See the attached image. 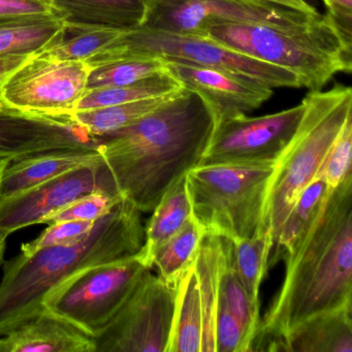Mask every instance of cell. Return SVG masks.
Returning <instances> with one entry per match:
<instances>
[{
  "mask_svg": "<svg viewBox=\"0 0 352 352\" xmlns=\"http://www.w3.org/2000/svg\"><path fill=\"white\" fill-rule=\"evenodd\" d=\"M213 129L203 100L183 89L135 124L100 138L98 150L122 199L150 213L177 180L199 166Z\"/></svg>",
  "mask_w": 352,
  "mask_h": 352,
  "instance_id": "1",
  "label": "cell"
},
{
  "mask_svg": "<svg viewBox=\"0 0 352 352\" xmlns=\"http://www.w3.org/2000/svg\"><path fill=\"white\" fill-rule=\"evenodd\" d=\"M352 306V177L329 193L322 214L261 319L250 351H278L288 333L319 313Z\"/></svg>",
  "mask_w": 352,
  "mask_h": 352,
  "instance_id": "2",
  "label": "cell"
},
{
  "mask_svg": "<svg viewBox=\"0 0 352 352\" xmlns=\"http://www.w3.org/2000/svg\"><path fill=\"white\" fill-rule=\"evenodd\" d=\"M145 244L142 213L122 199L96 221L83 240L20 252L3 265L0 281V337L45 310L44 300L80 272L140 254Z\"/></svg>",
  "mask_w": 352,
  "mask_h": 352,
  "instance_id": "3",
  "label": "cell"
},
{
  "mask_svg": "<svg viewBox=\"0 0 352 352\" xmlns=\"http://www.w3.org/2000/svg\"><path fill=\"white\" fill-rule=\"evenodd\" d=\"M207 38L298 76L300 88L321 90L338 74L351 73V36L329 14L302 25L282 28L258 23H223Z\"/></svg>",
  "mask_w": 352,
  "mask_h": 352,
  "instance_id": "4",
  "label": "cell"
},
{
  "mask_svg": "<svg viewBox=\"0 0 352 352\" xmlns=\"http://www.w3.org/2000/svg\"><path fill=\"white\" fill-rule=\"evenodd\" d=\"M302 102L305 110L300 124L276 162L269 185L265 228L273 247L286 216L302 190L316 178L333 142L352 115V89L348 86L310 91Z\"/></svg>",
  "mask_w": 352,
  "mask_h": 352,
  "instance_id": "5",
  "label": "cell"
},
{
  "mask_svg": "<svg viewBox=\"0 0 352 352\" xmlns=\"http://www.w3.org/2000/svg\"><path fill=\"white\" fill-rule=\"evenodd\" d=\"M275 164H210L186 174L191 213L204 234L249 239L265 228Z\"/></svg>",
  "mask_w": 352,
  "mask_h": 352,
  "instance_id": "6",
  "label": "cell"
},
{
  "mask_svg": "<svg viewBox=\"0 0 352 352\" xmlns=\"http://www.w3.org/2000/svg\"><path fill=\"white\" fill-rule=\"evenodd\" d=\"M126 58H160L209 67L249 78L272 89L300 88L298 76L292 72L228 48L207 36L170 34L146 26L127 30L114 46L87 63L92 69Z\"/></svg>",
  "mask_w": 352,
  "mask_h": 352,
  "instance_id": "7",
  "label": "cell"
},
{
  "mask_svg": "<svg viewBox=\"0 0 352 352\" xmlns=\"http://www.w3.org/2000/svg\"><path fill=\"white\" fill-rule=\"evenodd\" d=\"M150 271L139 255L89 267L52 290L44 308L98 337Z\"/></svg>",
  "mask_w": 352,
  "mask_h": 352,
  "instance_id": "8",
  "label": "cell"
},
{
  "mask_svg": "<svg viewBox=\"0 0 352 352\" xmlns=\"http://www.w3.org/2000/svg\"><path fill=\"white\" fill-rule=\"evenodd\" d=\"M90 72L86 61L32 55L8 78L0 102L21 114L69 122L87 90Z\"/></svg>",
  "mask_w": 352,
  "mask_h": 352,
  "instance_id": "9",
  "label": "cell"
},
{
  "mask_svg": "<svg viewBox=\"0 0 352 352\" xmlns=\"http://www.w3.org/2000/svg\"><path fill=\"white\" fill-rule=\"evenodd\" d=\"M177 294L178 287L168 286L150 271L94 338L96 352L168 351Z\"/></svg>",
  "mask_w": 352,
  "mask_h": 352,
  "instance_id": "10",
  "label": "cell"
},
{
  "mask_svg": "<svg viewBox=\"0 0 352 352\" xmlns=\"http://www.w3.org/2000/svg\"><path fill=\"white\" fill-rule=\"evenodd\" d=\"M252 0H152L143 26L160 32L207 36L212 26L258 23L292 28L314 16Z\"/></svg>",
  "mask_w": 352,
  "mask_h": 352,
  "instance_id": "11",
  "label": "cell"
},
{
  "mask_svg": "<svg viewBox=\"0 0 352 352\" xmlns=\"http://www.w3.org/2000/svg\"><path fill=\"white\" fill-rule=\"evenodd\" d=\"M304 110L302 100L273 114L243 115L219 123L212 131L199 166L275 164L296 133Z\"/></svg>",
  "mask_w": 352,
  "mask_h": 352,
  "instance_id": "12",
  "label": "cell"
},
{
  "mask_svg": "<svg viewBox=\"0 0 352 352\" xmlns=\"http://www.w3.org/2000/svg\"><path fill=\"white\" fill-rule=\"evenodd\" d=\"M96 192L120 195L104 160L0 199V234L9 236L28 226L43 224L47 216Z\"/></svg>",
  "mask_w": 352,
  "mask_h": 352,
  "instance_id": "13",
  "label": "cell"
},
{
  "mask_svg": "<svg viewBox=\"0 0 352 352\" xmlns=\"http://www.w3.org/2000/svg\"><path fill=\"white\" fill-rule=\"evenodd\" d=\"M164 61L166 72L184 89L203 100L214 127L256 110L274 94V89L249 78L178 61Z\"/></svg>",
  "mask_w": 352,
  "mask_h": 352,
  "instance_id": "14",
  "label": "cell"
},
{
  "mask_svg": "<svg viewBox=\"0 0 352 352\" xmlns=\"http://www.w3.org/2000/svg\"><path fill=\"white\" fill-rule=\"evenodd\" d=\"M100 140L67 121L30 116L0 102V156L19 160L61 149L96 147Z\"/></svg>",
  "mask_w": 352,
  "mask_h": 352,
  "instance_id": "15",
  "label": "cell"
},
{
  "mask_svg": "<svg viewBox=\"0 0 352 352\" xmlns=\"http://www.w3.org/2000/svg\"><path fill=\"white\" fill-rule=\"evenodd\" d=\"M0 352H96L94 338L45 310L0 337Z\"/></svg>",
  "mask_w": 352,
  "mask_h": 352,
  "instance_id": "16",
  "label": "cell"
},
{
  "mask_svg": "<svg viewBox=\"0 0 352 352\" xmlns=\"http://www.w3.org/2000/svg\"><path fill=\"white\" fill-rule=\"evenodd\" d=\"M96 147L61 149L10 160L0 175V199L23 192L82 166L102 162Z\"/></svg>",
  "mask_w": 352,
  "mask_h": 352,
  "instance_id": "17",
  "label": "cell"
},
{
  "mask_svg": "<svg viewBox=\"0 0 352 352\" xmlns=\"http://www.w3.org/2000/svg\"><path fill=\"white\" fill-rule=\"evenodd\" d=\"M352 306L319 313L292 329L278 351L352 352Z\"/></svg>",
  "mask_w": 352,
  "mask_h": 352,
  "instance_id": "18",
  "label": "cell"
},
{
  "mask_svg": "<svg viewBox=\"0 0 352 352\" xmlns=\"http://www.w3.org/2000/svg\"><path fill=\"white\" fill-rule=\"evenodd\" d=\"M331 191L319 177L302 190L284 220L277 242L271 251L269 267L280 261L287 265L296 256L320 218Z\"/></svg>",
  "mask_w": 352,
  "mask_h": 352,
  "instance_id": "19",
  "label": "cell"
},
{
  "mask_svg": "<svg viewBox=\"0 0 352 352\" xmlns=\"http://www.w3.org/2000/svg\"><path fill=\"white\" fill-rule=\"evenodd\" d=\"M67 23L133 30L145 23L147 0H55Z\"/></svg>",
  "mask_w": 352,
  "mask_h": 352,
  "instance_id": "20",
  "label": "cell"
},
{
  "mask_svg": "<svg viewBox=\"0 0 352 352\" xmlns=\"http://www.w3.org/2000/svg\"><path fill=\"white\" fill-rule=\"evenodd\" d=\"M203 336V304L199 278L193 263L179 283L166 352H201Z\"/></svg>",
  "mask_w": 352,
  "mask_h": 352,
  "instance_id": "21",
  "label": "cell"
},
{
  "mask_svg": "<svg viewBox=\"0 0 352 352\" xmlns=\"http://www.w3.org/2000/svg\"><path fill=\"white\" fill-rule=\"evenodd\" d=\"M67 32L65 17L0 18V56L16 53L38 54L60 43Z\"/></svg>",
  "mask_w": 352,
  "mask_h": 352,
  "instance_id": "22",
  "label": "cell"
},
{
  "mask_svg": "<svg viewBox=\"0 0 352 352\" xmlns=\"http://www.w3.org/2000/svg\"><path fill=\"white\" fill-rule=\"evenodd\" d=\"M152 212L153 214L145 226V244L139 254L150 269L154 252L192 216L187 193L186 175L170 187Z\"/></svg>",
  "mask_w": 352,
  "mask_h": 352,
  "instance_id": "23",
  "label": "cell"
},
{
  "mask_svg": "<svg viewBox=\"0 0 352 352\" xmlns=\"http://www.w3.org/2000/svg\"><path fill=\"white\" fill-rule=\"evenodd\" d=\"M183 89L184 88L176 92L125 104L79 111L74 113L69 117V121L79 129H83L90 137L100 139L135 124L150 113L164 106Z\"/></svg>",
  "mask_w": 352,
  "mask_h": 352,
  "instance_id": "24",
  "label": "cell"
},
{
  "mask_svg": "<svg viewBox=\"0 0 352 352\" xmlns=\"http://www.w3.org/2000/svg\"><path fill=\"white\" fill-rule=\"evenodd\" d=\"M204 232L191 216L186 223L154 252L151 269L168 286L178 287L183 276L192 267Z\"/></svg>",
  "mask_w": 352,
  "mask_h": 352,
  "instance_id": "25",
  "label": "cell"
},
{
  "mask_svg": "<svg viewBox=\"0 0 352 352\" xmlns=\"http://www.w3.org/2000/svg\"><path fill=\"white\" fill-rule=\"evenodd\" d=\"M220 240V272L216 305L228 309L254 340L261 323L259 310L247 296L234 265V241L226 236Z\"/></svg>",
  "mask_w": 352,
  "mask_h": 352,
  "instance_id": "26",
  "label": "cell"
},
{
  "mask_svg": "<svg viewBox=\"0 0 352 352\" xmlns=\"http://www.w3.org/2000/svg\"><path fill=\"white\" fill-rule=\"evenodd\" d=\"M129 30L67 23L65 38L38 52V56L65 61H88L114 46Z\"/></svg>",
  "mask_w": 352,
  "mask_h": 352,
  "instance_id": "27",
  "label": "cell"
},
{
  "mask_svg": "<svg viewBox=\"0 0 352 352\" xmlns=\"http://www.w3.org/2000/svg\"><path fill=\"white\" fill-rule=\"evenodd\" d=\"M182 88L166 69L164 73L146 78L129 85L87 89L80 100L76 112L154 98L178 91Z\"/></svg>",
  "mask_w": 352,
  "mask_h": 352,
  "instance_id": "28",
  "label": "cell"
},
{
  "mask_svg": "<svg viewBox=\"0 0 352 352\" xmlns=\"http://www.w3.org/2000/svg\"><path fill=\"white\" fill-rule=\"evenodd\" d=\"M273 241L267 230L252 238L234 241V265L239 279L256 308L261 309L259 289L269 270Z\"/></svg>",
  "mask_w": 352,
  "mask_h": 352,
  "instance_id": "29",
  "label": "cell"
},
{
  "mask_svg": "<svg viewBox=\"0 0 352 352\" xmlns=\"http://www.w3.org/2000/svg\"><path fill=\"white\" fill-rule=\"evenodd\" d=\"M166 72V61L160 58H126L92 67L87 89L124 86Z\"/></svg>",
  "mask_w": 352,
  "mask_h": 352,
  "instance_id": "30",
  "label": "cell"
},
{
  "mask_svg": "<svg viewBox=\"0 0 352 352\" xmlns=\"http://www.w3.org/2000/svg\"><path fill=\"white\" fill-rule=\"evenodd\" d=\"M352 115L348 117L333 142L316 177L323 179L331 190L351 178Z\"/></svg>",
  "mask_w": 352,
  "mask_h": 352,
  "instance_id": "31",
  "label": "cell"
},
{
  "mask_svg": "<svg viewBox=\"0 0 352 352\" xmlns=\"http://www.w3.org/2000/svg\"><path fill=\"white\" fill-rule=\"evenodd\" d=\"M117 193L96 192L85 195L65 206L52 215L47 216L43 224L61 221H98L122 201Z\"/></svg>",
  "mask_w": 352,
  "mask_h": 352,
  "instance_id": "32",
  "label": "cell"
},
{
  "mask_svg": "<svg viewBox=\"0 0 352 352\" xmlns=\"http://www.w3.org/2000/svg\"><path fill=\"white\" fill-rule=\"evenodd\" d=\"M96 223V221H61L49 224L38 238L22 244L20 252L30 255L46 247L75 244L85 239Z\"/></svg>",
  "mask_w": 352,
  "mask_h": 352,
  "instance_id": "33",
  "label": "cell"
},
{
  "mask_svg": "<svg viewBox=\"0 0 352 352\" xmlns=\"http://www.w3.org/2000/svg\"><path fill=\"white\" fill-rule=\"evenodd\" d=\"M65 17L55 0H0V18Z\"/></svg>",
  "mask_w": 352,
  "mask_h": 352,
  "instance_id": "34",
  "label": "cell"
},
{
  "mask_svg": "<svg viewBox=\"0 0 352 352\" xmlns=\"http://www.w3.org/2000/svg\"><path fill=\"white\" fill-rule=\"evenodd\" d=\"M327 14L348 36H351L352 0H323Z\"/></svg>",
  "mask_w": 352,
  "mask_h": 352,
  "instance_id": "35",
  "label": "cell"
},
{
  "mask_svg": "<svg viewBox=\"0 0 352 352\" xmlns=\"http://www.w3.org/2000/svg\"><path fill=\"white\" fill-rule=\"evenodd\" d=\"M34 54H28V53H16V54L3 55L0 56V96L1 90L8 78L18 69L21 67L25 61H28L30 57Z\"/></svg>",
  "mask_w": 352,
  "mask_h": 352,
  "instance_id": "36",
  "label": "cell"
},
{
  "mask_svg": "<svg viewBox=\"0 0 352 352\" xmlns=\"http://www.w3.org/2000/svg\"><path fill=\"white\" fill-rule=\"evenodd\" d=\"M256 3H267V5L279 6L287 9L296 10L302 13L315 15L318 13L314 7L307 3L306 0H252Z\"/></svg>",
  "mask_w": 352,
  "mask_h": 352,
  "instance_id": "37",
  "label": "cell"
},
{
  "mask_svg": "<svg viewBox=\"0 0 352 352\" xmlns=\"http://www.w3.org/2000/svg\"><path fill=\"white\" fill-rule=\"evenodd\" d=\"M8 236L0 234V267L5 261L6 249H7Z\"/></svg>",
  "mask_w": 352,
  "mask_h": 352,
  "instance_id": "38",
  "label": "cell"
},
{
  "mask_svg": "<svg viewBox=\"0 0 352 352\" xmlns=\"http://www.w3.org/2000/svg\"><path fill=\"white\" fill-rule=\"evenodd\" d=\"M10 160H12L11 158L5 157V156H0V175H1L3 170H5L6 166H8Z\"/></svg>",
  "mask_w": 352,
  "mask_h": 352,
  "instance_id": "39",
  "label": "cell"
},
{
  "mask_svg": "<svg viewBox=\"0 0 352 352\" xmlns=\"http://www.w3.org/2000/svg\"><path fill=\"white\" fill-rule=\"evenodd\" d=\"M152 0H147L148 6H149V3H151Z\"/></svg>",
  "mask_w": 352,
  "mask_h": 352,
  "instance_id": "40",
  "label": "cell"
}]
</instances>
